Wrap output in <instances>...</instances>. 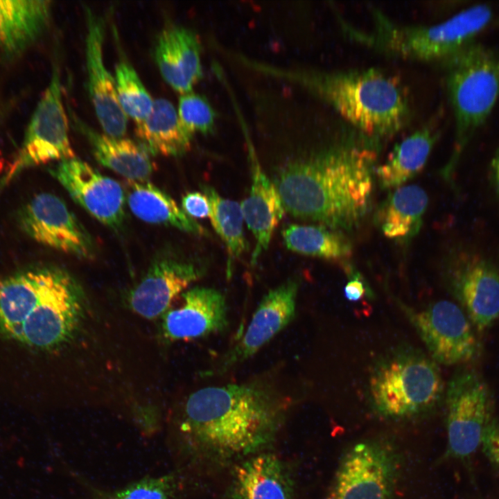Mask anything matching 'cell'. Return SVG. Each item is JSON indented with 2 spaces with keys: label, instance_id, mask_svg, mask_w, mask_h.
Wrapping results in <instances>:
<instances>
[{
  "label": "cell",
  "instance_id": "cell-1",
  "mask_svg": "<svg viewBox=\"0 0 499 499\" xmlns=\"http://www.w3.org/2000/svg\"><path fill=\"white\" fill-rule=\"evenodd\" d=\"M380 144L358 131L285 163L272 180L285 211L335 230L356 226L371 204Z\"/></svg>",
  "mask_w": 499,
  "mask_h": 499
},
{
  "label": "cell",
  "instance_id": "cell-2",
  "mask_svg": "<svg viewBox=\"0 0 499 499\" xmlns=\"http://www.w3.org/2000/svg\"><path fill=\"white\" fill-rule=\"evenodd\" d=\"M288 405L284 395L261 378L203 387L186 400L177 439L183 452L194 459L227 463L270 444Z\"/></svg>",
  "mask_w": 499,
  "mask_h": 499
},
{
  "label": "cell",
  "instance_id": "cell-3",
  "mask_svg": "<svg viewBox=\"0 0 499 499\" xmlns=\"http://www.w3.org/2000/svg\"><path fill=\"white\" fill-rule=\"evenodd\" d=\"M85 299L64 270L33 264L0 279V337L51 351L68 343L85 314Z\"/></svg>",
  "mask_w": 499,
  "mask_h": 499
},
{
  "label": "cell",
  "instance_id": "cell-4",
  "mask_svg": "<svg viewBox=\"0 0 499 499\" xmlns=\"http://www.w3.org/2000/svg\"><path fill=\"white\" fill-rule=\"evenodd\" d=\"M245 66L299 85L331 105L360 133L379 140L401 132L410 119L408 94L400 79L377 69L324 71L274 67L241 57Z\"/></svg>",
  "mask_w": 499,
  "mask_h": 499
},
{
  "label": "cell",
  "instance_id": "cell-5",
  "mask_svg": "<svg viewBox=\"0 0 499 499\" xmlns=\"http://www.w3.org/2000/svg\"><path fill=\"white\" fill-rule=\"evenodd\" d=\"M373 28L359 29L338 16L350 39L383 54L404 60L443 61L471 43L490 21L492 11L486 4L471 6L434 25H407L390 19L371 8Z\"/></svg>",
  "mask_w": 499,
  "mask_h": 499
},
{
  "label": "cell",
  "instance_id": "cell-6",
  "mask_svg": "<svg viewBox=\"0 0 499 499\" xmlns=\"http://www.w3.org/2000/svg\"><path fill=\"white\" fill-rule=\"evenodd\" d=\"M444 389L437 362L412 347H399L380 356L368 380L372 408L392 420L426 414L439 404Z\"/></svg>",
  "mask_w": 499,
  "mask_h": 499
},
{
  "label": "cell",
  "instance_id": "cell-7",
  "mask_svg": "<svg viewBox=\"0 0 499 499\" xmlns=\"http://www.w3.org/2000/svg\"><path fill=\"white\" fill-rule=\"evenodd\" d=\"M443 64L455 119V150L446 166L450 173L463 148L486 121L499 97V55L470 43Z\"/></svg>",
  "mask_w": 499,
  "mask_h": 499
},
{
  "label": "cell",
  "instance_id": "cell-8",
  "mask_svg": "<svg viewBox=\"0 0 499 499\" xmlns=\"http://www.w3.org/2000/svg\"><path fill=\"white\" fill-rule=\"evenodd\" d=\"M401 471V458L389 441L369 439L342 456L326 499H392Z\"/></svg>",
  "mask_w": 499,
  "mask_h": 499
},
{
  "label": "cell",
  "instance_id": "cell-9",
  "mask_svg": "<svg viewBox=\"0 0 499 499\" xmlns=\"http://www.w3.org/2000/svg\"><path fill=\"white\" fill-rule=\"evenodd\" d=\"M69 122L62 100L60 69L55 58L49 84L29 121L21 146L0 180V192L28 168L76 157L69 137Z\"/></svg>",
  "mask_w": 499,
  "mask_h": 499
},
{
  "label": "cell",
  "instance_id": "cell-10",
  "mask_svg": "<svg viewBox=\"0 0 499 499\" xmlns=\"http://www.w3.org/2000/svg\"><path fill=\"white\" fill-rule=\"evenodd\" d=\"M446 455L469 459L481 445L484 430L493 418L490 394L476 374L466 371L451 378L446 392Z\"/></svg>",
  "mask_w": 499,
  "mask_h": 499
},
{
  "label": "cell",
  "instance_id": "cell-11",
  "mask_svg": "<svg viewBox=\"0 0 499 499\" xmlns=\"http://www.w3.org/2000/svg\"><path fill=\"white\" fill-rule=\"evenodd\" d=\"M436 362L451 365L471 360L477 340L470 322L455 304L441 300L415 309L398 302Z\"/></svg>",
  "mask_w": 499,
  "mask_h": 499
},
{
  "label": "cell",
  "instance_id": "cell-12",
  "mask_svg": "<svg viewBox=\"0 0 499 499\" xmlns=\"http://www.w3.org/2000/svg\"><path fill=\"white\" fill-rule=\"evenodd\" d=\"M17 220L21 230L39 243L80 259L94 256V243L89 232L52 193L34 196L19 210Z\"/></svg>",
  "mask_w": 499,
  "mask_h": 499
},
{
  "label": "cell",
  "instance_id": "cell-13",
  "mask_svg": "<svg viewBox=\"0 0 499 499\" xmlns=\"http://www.w3.org/2000/svg\"><path fill=\"white\" fill-rule=\"evenodd\" d=\"M49 172L71 198L101 223L119 227L125 218V193L116 180L76 157L58 161Z\"/></svg>",
  "mask_w": 499,
  "mask_h": 499
},
{
  "label": "cell",
  "instance_id": "cell-14",
  "mask_svg": "<svg viewBox=\"0 0 499 499\" xmlns=\"http://www.w3.org/2000/svg\"><path fill=\"white\" fill-rule=\"evenodd\" d=\"M453 288L479 331L499 317V271L488 259L470 250H461L450 260Z\"/></svg>",
  "mask_w": 499,
  "mask_h": 499
},
{
  "label": "cell",
  "instance_id": "cell-15",
  "mask_svg": "<svg viewBox=\"0 0 499 499\" xmlns=\"http://www.w3.org/2000/svg\"><path fill=\"white\" fill-rule=\"evenodd\" d=\"M83 8L87 28L85 53L89 96L104 134L121 138L125 134L128 117L118 100L114 77L104 63L105 21L90 7L85 5Z\"/></svg>",
  "mask_w": 499,
  "mask_h": 499
},
{
  "label": "cell",
  "instance_id": "cell-16",
  "mask_svg": "<svg viewBox=\"0 0 499 499\" xmlns=\"http://www.w3.org/2000/svg\"><path fill=\"white\" fill-rule=\"evenodd\" d=\"M299 286L297 279H288L263 297L243 337L224 354L216 373L222 374L251 358L291 322Z\"/></svg>",
  "mask_w": 499,
  "mask_h": 499
},
{
  "label": "cell",
  "instance_id": "cell-17",
  "mask_svg": "<svg viewBox=\"0 0 499 499\" xmlns=\"http://www.w3.org/2000/svg\"><path fill=\"white\" fill-rule=\"evenodd\" d=\"M183 302L161 315V332L170 342L189 341L224 331L228 326L227 305L218 290L195 286L182 293Z\"/></svg>",
  "mask_w": 499,
  "mask_h": 499
},
{
  "label": "cell",
  "instance_id": "cell-18",
  "mask_svg": "<svg viewBox=\"0 0 499 499\" xmlns=\"http://www.w3.org/2000/svg\"><path fill=\"white\" fill-rule=\"evenodd\" d=\"M203 273L204 270L193 263L173 257L158 258L130 292L129 306L144 318H157L170 308L179 294Z\"/></svg>",
  "mask_w": 499,
  "mask_h": 499
},
{
  "label": "cell",
  "instance_id": "cell-19",
  "mask_svg": "<svg viewBox=\"0 0 499 499\" xmlns=\"http://www.w3.org/2000/svg\"><path fill=\"white\" fill-rule=\"evenodd\" d=\"M201 52V43L194 31L171 24L159 34L154 58L163 79L182 95L191 92L203 77Z\"/></svg>",
  "mask_w": 499,
  "mask_h": 499
},
{
  "label": "cell",
  "instance_id": "cell-20",
  "mask_svg": "<svg viewBox=\"0 0 499 499\" xmlns=\"http://www.w3.org/2000/svg\"><path fill=\"white\" fill-rule=\"evenodd\" d=\"M248 148L251 188L249 196L240 204L243 218L256 241L250 260L254 265L268 250L285 210L272 180L260 165L252 143H249Z\"/></svg>",
  "mask_w": 499,
  "mask_h": 499
},
{
  "label": "cell",
  "instance_id": "cell-21",
  "mask_svg": "<svg viewBox=\"0 0 499 499\" xmlns=\"http://www.w3.org/2000/svg\"><path fill=\"white\" fill-rule=\"evenodd\" d=\"M52 1L0 0V62L21 55L50 25Z\"/></svg>",
  "mask_w": 499,
  "mask_h": 499
},
{
  "label": "cell",
  "instance_id": "cell-22",
  "mask_svg": "<svg viewBox=\"0 0 499 499\" xmlns=\"http://www.w3.org/2000/svg\"><path fill=\"white\" fill-rule=\"evenodd\" d=\"M68 113L73 127L87 139L94 156L101 165L130 180L144 182L151 175L155 165L148 151L139 143L98 132L70 107Z\"/></svg>",
  "mask_w": 499,
  "mask_h": 499
},
{
  "label": "cell",
  "instance_id": "cell-23",
  "mask_svg": "<svg viewBox=\"0 0 499 499\" xmlns=\"http://www.w3.org/2000/svg\"><path fill=\"white\" fill-rule=\"evenodd\" d=\"M233 499H293V482L283 461L271 453L252 455L233 472Z\"/></svg>",
  "mask_w": 499,
  "mask_h": 499
},
{
  "label": "cell",
  "instance_id": "cell-24",
  "mask_svg": "<svg viewBox=\"0 0 499 499\" xmlns=\"http://www.w3.org/2000/svg\"><path fill=\"white\" fill-rule=\"evenodd\" d=\"M135 134L149 154L170 157L187 152L193 137L182 123L173 104L162 98L155 100L148 116L136 123Z\"/></svg>",
  "mask_w": 499,
  "mask_h": 499
},
{
  "label": "cell",
  "instance_id": "cell-25",
  "mask_svg": "<svg viewBox=\"0 0 499 499\" xmlns=\"http://www.w3.org/2000/svg\"><path fill=\"white\" fill-rule=\"evenodd\" d=\"M438 136L430 122L396 143L376 170L380 187L397 189L417 175L426 164Z\"/></svg>",
  "mask_w": 499,
  "mask_h": 499
},
{
  "label": "cell",
  "instance_id": "cell-26",
  "mask_svg": "<svg viewBox=\"0 0 499 499\" xmlns=\"http://www.w3.org/2000/svg\"><path fill=\"white\" fill-rule=\"evenodd\" d=\"M125 191L131 211L140 220L175 227L195 235H207L206 229L189 216L176 202L154 184L128 180Z\"/></svg>",
  "mask_w": 499,
  "mask_h": 499
},
{
  "label": "cell",
  "instance_id": "cell-27",
  "mask_svg": "<svg viewBox=\"0 0 499 499\" xmlns=\"http://www.w3.org/2000/svg\"><path fill=\"white\" fill-rule=\"evenodd\" d=\"M426 192L417 185L402 186L383 202L376 216L383 234L392 239L405 240L417 234L428 206Z\"/></svg>",
  "mask_w": 499,
  "mask_h": 499
},
{
  "label": "cell",
  "instance_id": "cell-28",
  "mask_svg": "<svg viewBox=\"0 0 499 499\" xmlns=\"http://www.w3.org/2000/svg\"><path fill=\"white\" fill-rule=\"evenodd\" d=\"M285 246L295 253L327 260L351 254V245L342 234L319 225L290 224L281 231Z\"/></svg>",
  "mask_w": 499,
  "mask_h": 499
},
{
  "label": "cell",
  "instance_id": "cell-29",
  "mask_svg": "<svg viewBox=\"0 0 499 499\" xmlns=\"http://www.w3.org/2000/svg\"><path fill=\"white\" fill-rule=\"evenodd\" d=\"M201 188L210 202L209 218L212 227L227 248V276L229 278L235 261L240 259L247 247L243 232L244 218L240 204L221 196L210 185L203 184Z\"/></svg>",
  "mask_w": 499,
  "mask_h": 499
},
{
  "label": "cell",
  "instance_id": "cell-30",
  "mask_svg": "<svg viewBox=\"0 0 499 499\" xmlns=\"http://www.w3.org/2000/svg\"><path fill=\"white\" fill-rule=\"evenodd\" d=\"M114 79L118 100L123 112L136 123L143 121L150 113L155 100L134 67L122 58L116 65Z\"/></svg>",
  "mask_w": 499,
  "mask_h": 499
},
{
  "label": "cell",
  "instance_id": "cell-31",
  "mask_svg": "<svg viewBox=\"0 0 499 499\" xmlns=\"http://www.w3.org/2000/svg\"><path fill=\"white\" fill-rule=\"evenodd\" d=\"M178 115L182 123L192 134L213 133L216 128V112L205 96L193 91L179 98Z\"/></svg>",
  "mask_w": 499,
  "mask_h": 499
},
{
  "label": "cell",
  "instance_id": "cell-32",
  "mask_svg": "<svg viewBox=\"0 0 499 499\" xmlns=\"http://www.w3.org/2000/svg\"><path fill=\"white\" fill-rule=\"evenodd\" d=\"M176 482L173 475L145 478L120 490L110 499H173Z\"/></svg>",
  "mask_w": 499,
  "mask_h": 499
},
{
  "label": "cell",
  "instance_id": "cell-33",
  "mask_svg": "<svg viewBox=\"0 0 499 499\" xmlns=\"http://www.w3.org/2000/svg\"><path fill=\"white\" fill-rule=\"evenodd\" d=\"M481 444L484 455L499 473V423L493 417L484 430Z\"/></svg>",
  "mask_w": 499,
  "mask_h": 499
},
{
  "label": "cell",
  "instance_id": "cell-34",
  "mask_svg": "<svg viewBox=\"0 0 499 499\" xmlns=\"http://www.w3.org/2000/svg\"><path fill=\"white\" fill-rule=\"evenodd\" d=\"M182 209L191 218H209L211 205L208 198L204 193L200 192H189L182 198Z\"/></svg>",
  "mask_w": 499,
  "mask_h": 499
},
{
  "label": "cell",
  "instance_id": "cell-35",
  "mask_svg": "<svg viewBox=\"0 0 499 499\" xmlns=\"http://www.w3.org/2000/svg\"><path fill=\"white\" fill-rule=\"evenodd\" d=\"M349 272V280L344 287V297L349 301L357 302L364 297H371V290L360 274L352 270Z\"/></svg>",
  "mask_w": 499,
  "mask_h": 499
},
{
  "label": "cell",
  "instance_id": "cell-36",
  "mask_svg": "<svg viewBox=\"0 0 499 499\" xmlns=\"http://www.w3.org/2000/svg\"><path fill=\"white\" fill-rule=\"evenodd\" d=\"M491 168L494 186L499 195V150L491 161Z\"/></svg>",
  "mask_w": 499,
  "mask_h": 499
}]
</instances>
